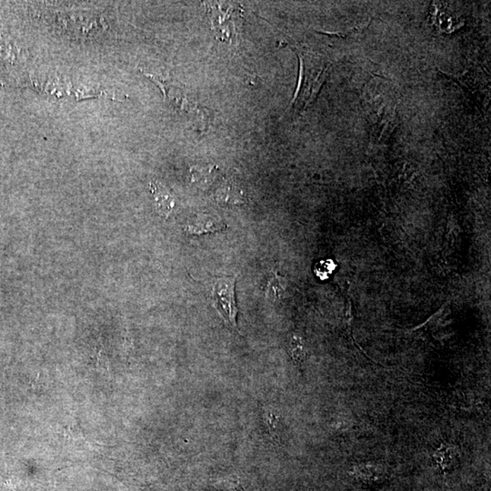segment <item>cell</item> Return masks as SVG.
<instances>
[{
  "label": "cell",
  "instance_id": "5b68a950",
  "mask_svg": "<svg viewBox=\"0 0 491 491\" xmlns=\"http://www.w3.org/2000/svg\"><path fill=\"white\" fill-rule=\"evenodd\" d=\"M288 348H290V356L295 362L297 365L302 364L303 360H305V345H304L302 338L299 336L293 335L288 342Z\"/></svg>",
  "mask_w": 491,
  "mask_h": 491
},
{
  "label": "cell",
  "instance_id": "52a82bcc",
  "mask_svg": "<svg viewBox=\"0 0 491 491\" xmlns=\"http://www.w3.org/2000/svg\"><path fill=\"white\" fill-rule=\"evenodd\" d=\"M336 264L331 259H326V261H321L315 266V273L321 280H328L329 277L336 271Z\"/></svg>",
  "mask_w": 491,
  "mask_h": 491
},
{
  "label": "cell",
  "instance_id": "30bf717a",
  "mask_svg": "<svg viewBox=\"0 0 491 491\" xmlns=\"http://www.w3.org/2000/svg\"><path fill=\"white\" fill-rule=\"evenodd\" d=\"M265 423L267 425L269 433L272 436L276 435V430H277V425L278 423V415L274 413V411H269L265 414Z\"/></svg>",
  "mask_w": 491,
  "mask_h": 491
},
{
  "label": "cell",
  "instance_id": "9c48e42d",
  "mask_svg": "<svg viewBox=\"0 0 491 491\" xmlns=\"http://www.w3.org/2000/svg\"><path fill=\"white\" fill-rule=\"evenodd\" d=\"M456 456H457V452L452 448L439 449L438 454H437V461H438L439 464L444 463L446 466L451 463L452 464Z\"/></svg>",
  "mask_w": 491,
  "mask_h": 491
},
{
  "label": "cell",
  "instance_id": "ba28073f",
  "mask_svg": "<svg viewBox=\"0 0 491 491\" xmlns=\"http://www.w3.org/2000/svg\"><path fill=\"white\" fill-rule=\"evenodd\" d=\"M356 474L359 475L360 478H364V480H369L370 476L375 480H378L381 474V471H379L378 467L372 465H364L360 466L356 468Z\"/></svg>",
  "mask_w": 491,
  "mask_h": 491
},
{
  "label": "cell",
  "instance_id": "8992f818",
  "mask_svg": "<svg viewBox=\"0 0 491 491\" xmlns=\"http://www.w3.org/2000/svg\"><path fill=\"white\" fill-rule=\"evenodd\" d=\"M240 195L242 194H239V192L237 193V189L227 185L218 191V199L225 203H239V201H242Z\"/></svg>",
  "mask_w": 491,
  "mask_h": 491
},
{
  "label": "cell",
  "instance_id": "8fae6325",
  "mask_svg": "<svg viewBox=\"0 0 491 491\" xmlns=\"http://www.w3.org/2000/svg\"><path fill=\"white\" fill-rule=\"evenodd\" d=\"M281 294V287L280 282L277 280V278H273L271 281L268 282L267 287V297H280Z\"/></svg>",
  "mask_w": 491,
  "mask_h": 491
},
{
  "label": "cell",
  "instance_id": "277c9868",
  "mask_svg": "<svg viewBox=\"0 0 491 491\" xmlns=\"http://www.w3.org/2000/svg\"><path fill=\"white\" fill-rule=\"evenodd\" d=\"M212 489L218 491H247L246 480L237 475H230V476L220 478L215 481L211 485Z\"/></svg>",
  "mask_w": 491,
  "mask_h": 491
},
{
  "label": "cell",
  "instance_id": "7a4b0ae2",
  "mask_svg": "<svg viewBox=\"0 0 491 491\" xmlns=\"http://www.w3.org/2000/svg\"><path fill=\"white\" fill-rule=\"evenodd\" d=\"M223 229H225L224 224L218 223L214 218L207 216L199 217L184 227L187 233L192 234V235H201V234L214 232V231Z\"/></svg>",
  "mask_w": 491,
  "mask_h": 491
},
{
  "label": "cell",
  "instance_id": "6da1fadb",
  "mask_svg": "<svg viewBox=\"0 0 491 491\" xmlns=\"http://www.w3.org/2000/svg\"><path fill=\"white\" fill-rule=\"evenodd\" d=\"M212 305L227 324L237 328L239 309L235 299V280L233 278H218L211 291Z\"/></svg>",
  "mask_w": 491,
  "mask_h": 491
},
{
  "label": "cell",
  "instance_id": "3957f363",
  "mask_svg": "<svg viewBox=\"0 0 491 491\" xmlns=\"http://www.w3.org/2000/svg\"><path fill=\"white\" fill-rule=\"evenodd\" d=\"M152 193L156 199L158 210L161 214L169 215L174 207L172 196L160 183L151 184Z\"/></svg>",
  "mask_w": 491,
  "mask_h": 491
}]
</instances>
